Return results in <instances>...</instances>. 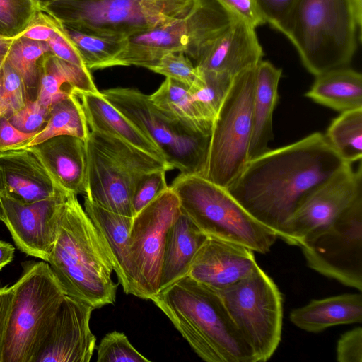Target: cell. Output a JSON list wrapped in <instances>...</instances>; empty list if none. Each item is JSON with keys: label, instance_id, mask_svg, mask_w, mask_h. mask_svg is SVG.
Wrapping results in <instances>:
<instances>
[{"label": "cell", "instance_id": "cell-6", "mask_svg": "<svg viewBox=\"0 0 362 362\" xmlns=\"http://www.w3.org/2000/svg\"><path fill=\"white\" fill-rule=\"evenodd\" d=\"M170 187L180 211L206 236L268 252L277 235L249 214L228 192L199 175L180 173Z\"/></svg>", "mask_w": 362, "mask_h": 362}, {"label": "cell", "instance_id": "cell-49", "mask_svg": "<svg viewBox=\"0 0 362 362\" xmlns=\"http://www.w3.org/2000/svg\"><path fill=\"white\" fill-rule=\"evenodd\" d=\"M14 252L15 248L11 244L0 240V270L12 262Z\"/></svg>", "mask_w": 362, "mask_h": 362}, {"label": "cell", "instance_id": "cell-32", "mask_svg": "<svg viewBox=\"0 0 362 362\" xmlns=\"http://www.w3.org/2000/svg\"><path fill=\"white\" fill-rule=\"evenodd\" d=\"M60 23L89 71L113 66L115 59L126 46L127 37L100 35Z\"/></svg>", "mask_w": 362, "mask_h": 362}, {"label": "cell", "instance_id": "cell-42", "mask_svg": "<svg viewBox=\"0 0 362 362\" xmlns=\"http://www.w3.org/2000/svg\"><path fill=\"white\" fill-rule=\"evenodd\" d=\"M264 18L274 29L281 32L298 0H254Z\"/></svg>", "mask_w": 362, "mask_h": 362}, {"label": "cell", "instance_id": "cell-43", "mask_svg": "<svg viewBox=\"0 0 362 362\" xmlns=\"http://www.w3.org/2000/svg\"><path fill=\"white\" fill-rule=\"evenodd\" d=\"M339 362H362V327H357L341 335L336 347Z\"/></svg>", "mask_w": 362, "mask_h": 362}, {"label": "cell", "instance_id": "cell-11", "mask_svg": "<svg viewBox=\"0 0 362 362\" xmlns=\"http://www.w3.org/2000/svg\"><path fill=\"white\" fill-rule=\"evenodd\" d=\"M217 292L256 362L269 360L279 346L283 325L282 296L273 279L259 266L250 276Z\"/></svg>", "mask_w": 362, "mask_h": 362}, {"label": "cell", "instance_id": "cell-26", "mask_svg": "<svg viewBox=\"0 0 362 362\" xmlns=\"http://www.w3.org/2000/svg\"><path fill=\"white\" fill-rule=\"evenodd\" d=\"M74 91L98 93L90 71L66 62L52 53L42 61L37 99L46 107Z\"/></svg>", "mask_w": 362, "mask_h": 362}, {"label": "cell", "instance_id": "cell-46", "mask_svg": "<svg viewBox=\"0 0 362 362\" xmlns=\"http://www.w3.org/2000/svg\"><path fill=\"white\" fill-rule=\"evenodd\" d=\"M59 21L39 10L27 28L20 35L36 41L47 42L55 33Z\"/></svg>", "mask_w": 362, "mask_h": 362}, {"label": "cell", "instance_id": "cell-18", "mask_svg": "<svg viewBox=\"0 0 362 362\" xmlns=\"http://www.w3.org/2000/svg\"><path fill=\"white\" fill-rule=\"evenodd\" d=\"M37 156L28 147L0 151V194L22 203L65 196Z\"/></svg>", "mask_w": 362, "mask_h": 362}, {"label": "cell", "instance_id": "cell-13", "mask_svg": "<svg viewBox=\"0 0 362 362\" xmlns=\"http://www.w3.org/2000/svg\"><path fill=\"white\" fill-rule=\"evenodd\" d=\"M299 247L310 269L361 292L362 196Z\"/></svg>", "mask_w": 362, "mask_h": 362}, {"label": "cell", "instance_id": "cell-17", "mask_svg": "<svg viewBox=\"0 0 362 362\" xmlns=\"http://www.w3.org/2000/svg\"><path fill=\"white\" fill-rule=\"evenodd\" d=\"M259 267L250 248L208 237L195 254L187 276L221 291L252 274Z\"/></svg>", "mask_w": 362, "mask_h": 362}, {"label": "cell", "instance_id": "cell-41", "mask_svg": "<svg viewBox=\"0 0 362 362\" xmlns=\"http://www.w3.org/2000/svg\"><path fill=\"white\" fill-rule=\"evenodd\" d=\"M49 108L46 107L36 98L28 100L19 110L6 115L11 124L24 133H37L45 125Z\"/></svg>", "mask_w": 362, "mask_h": 362}, {"label": "cell", "instance_id": "cell-23", "mask_svg": "<svg viewBox=\"0 0 362 362\" xmlns=\"http://www.w3.org/2000/svg\"><path fill=\"white\" fill-rule=\"evenodd\" d=\"M84 210L103 240L113 271L124 292L132 295L129 240L133 217L108 211L86 197Z\"/></svg>", "mask_w": 362, "mask_h": 362}, {"label": "cell", "instance_id": "cell-27", "mask_svg": "<svg viewBox=\"0 0 362 362\" xmlns=\"http://www.w3.org/2000/svg\"><path fill=\"white\" fill-rule=\"evenodd\" d=\"M207 236L182 212L168 230L160 290L187 275L192 261Z\"/></svg>", "mask_w": 362, "mask_h": 362}, {"label": "cell", "instance_id": "cell-53", "mask_svg": "<svg viewBox=\"0 0 362 362\" xmlns=\"http://www.w3.org/2000/svg\"><path fill=\"white\" fill-rule=\"evenodd\" d=\"M7 113V109L0 103V117Z\"/></svg>", "mask_w": 362, "mask_h": 362}, {"label": "cell", "instance_id": "cell-35", "mask_svg": "<svg viewBox=\"0 0 362 362\" xmlns=\"http://www.w3.org/2000/svg\"><path fill=\"white\" fill-rule=\"evenodd\" d=\"M200 71L199 81L189 91L203 115L214 122L234 77L224 73Z\"/></svg>", "mask_w": 362, "mask_h": 362}, {"label": "cell", "instance_id": "cell-47", "mask_svg": "<svg viewBox=\"0 0 362 362\" xmlns=\"http://www.w3.org/2000/svg\"><path fill=\"white\" fill-rule=\"evenodd\" d=\"M37 133H24L9 122L6 114L0 117V151L23 146Z\"/></svg>", "mask_w": 362, "mask_h": 362}, {"label": "cell", "instance_id": "cell-40", "mask_svg": "<svg viewBox=\"0 0 362 362\" xmlns=\"http://www.w3.org/2000/svg\"><path fill=\"white\" fill-rule=\"evenodd\" d=\"M165 170L144 175L134 187L132 205L134 216L168 188Z\"/></svg>", "mask_w": 362, "mask_h": 362}, {"label": "cell", "instance_id": "cell-2", "mask_svg": "<svg viewBox=\"0 0 362 362\" xmlns=\"http://www.w3.org/2000/svg\"><path fill=\"white\" fill-rule=\"evenodd\" d=\"M150 300L206 362H256L254 352L229 315L219 293L183 276Z\"/></svg>", "mask_w": 362, "mask_h": 362}, {"label": "cell", "instance_id": "cell-3", "mask_svg": "<svg viewBox=\"0 0 362 362\" xmlns=\"http://www.w3.org/2000/svg\"><path fill=\"white\" fill-rule=\"evenodd\" d=\"M66 295L93 309L114 304L118 284L97 228L69 192L62 206L57 238L47 262Z\"/></svg>", "mask_w": 362, "mask_h": 362}, {"label": "cell", "instance_id": "cell-24", "mask_svg": "<svg viewBox=\"0 0 362 362\" xmlns=\"http://www.w3.org/2000/svg\"><path fill=\"white\" fill-rule=\"evenodd\" d=\"M255 73L248 161L267 151L273 139V113L279 100L278 86L282 70L262 60L256 66Z\"/></svg>", "mask_w": 362, "mask_h": 362}, {"label": "cell", "instance_id": "cell-1", "mask_svg": "<svg viewBox=\"0 0 362 362\" xmlns=\"http://www.w3.org/2000/svg\"><path fill=\"white\" fill-rule=\"evenodd\" d=\"M348 163L315 132L250 160L226 188L256 220L281 239L307 197Z\"/></svg>", "mask_w": 362, "mask_h": 362}, {"label": "cell", "instance_id": "cell-4", "mask_svg": "<svg viewBox=\"0 0 362 362\" xmlns=\"http://www.w3.org/2000/svg\"><path fill=\"white\" fill-rule=\"evenodd\" d=\"M281 33L315 76L346 67L358 35L350 0H298Z\"/></svg>", "mask_w": 362, "mask_h": 362}, {"label": "cell", "instance_id": "cell-5", "mask_svg": "<svg viewBox=\"0 0 362 362\" xmlns=\"http://www.w3.org/2000/svg\"><path fill=\"white\" fill-rule=\"evenodd\" d=\"M84 196L101 207L134 217L132 199L146 174L172 170L165 161L115 136L89 131Z\"/></svg>", "mask_w": 362, "mask_h": 362}, {"label": "cell", "instance_id": "cell-44", "mask_svg": "<svg viewBox=\"0 0 362 362\" xmlns=\"http://www.w3.org/2000/svg\"><path fill=\"white\" fill-rule=\"evenodd\" d=\"M236 18L255 28L265 23L254 0H216Z\"/></svg>", "mask_w": 362, "mask_h": 362}, {"label": "cell", "instance_id": "cell-29", "mask_svg": "<svg viewBox=\"0 0 362 362\" xmlns=\"http://www.w3.org/2000/svg\"><path fill=\"white\" fill-rule=\"evenodd\" d=\"M185 18L189 45L185 54L194 62L214 40L238 19L216 0H192Z\"/></svg>", "mask_w": 362, "mask_h": 362}, {"label": "cell", "instance_id": "cell-30", "mask_svg": "<svg viewBox=\"0 0 362 362\" xmlns=\"http://www.w3.org/2000/svg\"><path fill=\"white\" fill-rule=\"evenodd\" d=\"M149 98L157 107L189 128L211 134L214 122L203 115L185 84L166 78Z\"/></svg>", "mask_w": 362, "mask_h": 362}, {"label": "cell", "instance_id": "cell-12", "mask_svg": "<svg viewBox=\"0 0 362 362\" xmlns=\"http://www.w3.org/2000/svg\"><path fill=\"white\" fill-rule=\"evenodd\" d=\"M180 213L179 199L168 187L133 217L129 240L133 296L150 300L160 291L166 236Z\"/></svg>", "mask_w": 362, "mask_h": 362}, {"label": "cell", "instance_id": "cell-15", "mask_svg": "<svg viewBox=\"0 0 362 362\" xmlns=\"http://www.w3.org/2000/svg\"><path fill=\"white\" fill-rule=\"evenodd\" d=\"M67 194L32 203H22L0 194V221L8 229L18 250L48 261Z\"/></svg>", "mask_w": 362, "mask_h": 362}, {"label": "cell", "instance_id": "cell-52", "mask_svg": "<svg viewBox=\"0 0 362 362\" xmlns=\"http://www.w3.org/2000/svg\"><path fill=\"white\" fill-rule=\"evenodd\" d=\"M33 2L35 4V6L40 9L41 10V8L43 5H45V4L51 1H53V0H32Z\"/></svg>", "mask_w": 362, "mask_h": 362}, {"label": "cell", "instance_id": "cell-20", "mask_svg": "<svg viewBox=\"0 0 362 362\" xmlns=\"http://www.w3.org/2000/svg\"><path fill=\"white\" fill-rule=\"evenodd\" d=\"M185 16L127 37L126 46L113 66L134 65L149 69L167 54L185 53L189 45Z\"/></svg>", "mask_w": 362, "mask_h": 362}, {"label": "cell", "instance_id": "cell-19", "mask_svg": "<svg viewBox=\"0 0 362 362\" xmlns=\"http://www.w3.org/2000/svg\"><path fill=\"white\" fill-rule=\"evenodd\" d=\"M264 56L255 28L237 19L200 54L195 66L201 71L236 75L255 67Z\"/></svg>", "mask_w": 362, "mask_h": 362}, {"label": "cell", "instance_id": "cell-28", "mask_svg": "<svg viewBox=\"0 0 362 362\" xmlns=\"http://www.w3.org/2000/svg\"><path fill=\"white\" fill-rule=\"evenodd\" d=\"M315 77L307 98L340 112L362 108L361 73L346 66Z\"/></svg>", "mask_w": 362, "mask_h": 362}, {"label": "cell", "instance_id": "cell-37", "mask_svg": "<svg viewBox=\"0 0 362 362\" xmlns=\"http://www.w3.org/2000/svg\"><path fill=\"white\" fill-rule=\"evenodd\" d=\"M98 362H149L130 343L127 336L117 331L107 334L96 348Z\"/></svg>", "mask_w": 362, "mask_h": 362}, {"label": "cell", "instance_id": "cell-7", "mask_svg": "<svg viewBox=\"0 0 362 362\" xmlns=\"http://www.w3.org/2000/svg\"><path fill=\"white\" fill-rule=\"evenodd\" d=\"M13 286L1 362H35L66 293L49 264L43 260L24 262L22 274Z\"/></svg>", "mask_w": 362, "mask_h": 362}, {"label": "cell", "instance_id": "cell-36", "mask_svg": "<svg viewBox=\"0 0 362 362\" xmlns=\"http://www.w3.org/2000/svg\"><path fill=\"white\" fill-rule=\"evenodd\" d=\"M39 10L32 0H0V36H20Z\"/></svg>", "mask_w": 362, "mask_h": 362}, {"label": "cell", "instance_id": "cell-34", "mask_svg": "<svg viewBox=\"0 0 362 362\" xmlns=\"http://www.w3.org/2000/svg\"><path fill=\"white\" fill-rule=\"evenodd\" d=\"M52 53L47 42L18 36L13 39L6 60L21 76L28 100L37 98L45 56Z\"/></svg>", "mask_w": 362, "mask_h": 362}, {"label": "cell", "instance_id": "cell-39", "mask_svg": "<svg viewBox=\"0 0 362 362\" xmlns=\"http://www.w3.org/2000/svg\"><path fill=\"white\" fill-rule=\"evenodd\" d=\"M28 100L21 76L6 59L0 69V103L7 109L6 115L21 109Z\"/></svg>", "mask_w": 362, "mask_h": 362}, {"label": "cell", "instance_id": "cell-9", "mask_svg": "<svg viewBox=\"0 0 362 362\" xmlns=\"http://www.w3.org/2000/svg\"><path fill=\"white\" fill-rule=\"evenodd\" d=\"M103 96L160 149L173 169L203 175L211 134L196 132L157 107L149 95L134 88L103 90Z\"/></svg>", "mask_w": 362, "mask_h": 362}, {"label": "cell", "instance_id": "cell-22", "mask_svg": "<svg viewBox=\"0 0 362 362\" xmlns=\"http://www.w3.org/2000/svg\"><path fill=\"white\" fill-rule=\"evenodd\" d=\"M73 93L81 102L90 130L118 137L166 163L156 144L107 100L100 91H74Z\"/></svg>", "mask_w": 362, "mask_h": 362}, {"label": "cell", "instance_id": "cell-51", "mask_svg": "<svg viewBox=\"0 0 362 362\" xmlns=\"http://www.w3.org/2000/svg\"><path fill=\"white\" fill-rule=\"evenodd\" d=\"M13 39L0 36V69L7 58Z\"/></svg>", "mask_w": 362, "mask_h": 362}, {"label": "cell", "instance_id": "cell-33", "mask_svg": "<svg viewBox=\"0 0 362 362\" xmlns=\"http://www.w3.org/2000/svg\"><path fill=\"white\" fill-rule=\"evenodd\" d=\"M324 136L344 163L361 160L362 108L341 112L332 121Z\"/></svg>", "mask_w": 362, "mask_h": 362}, {"label": "cell", "instance_id": "cell-14", "mask_svg": "<svg viewBox=\"0 0 362 362\" xmlns=\"http://www.w3.org/2000/svg\"><path fill=\"white\" fill-rule=\"evenodd\" d=\"M362 196V167L345 165L317 187L303 202L287 222L281 240L300 246L308 237L337 218Z\"/></svg>", "mask_w": 362, "mask_h": 362}, {"label": "cell", "instance_id": "cell-31", "mask_svg": "<svg viewBox=\"0 0 362 362\" xmlns=\"http://www.w3.org/2000/svg\"><path fill=\"white\" fill-rule=\"evenodd\" d=\"M89 131L81 102L75 94L71 93L49 107L44 127L20 148L32 146L59 135L74 136L86 141Z\"/></svg>", "mask_w": 362, "mask_h": 362}, {"label": "cell", "instance_id": "cell-38", "mask_svg": "<svg viewBox=\"0 0 362 362\" xmlns=\"http://www.w3.org/2000/svg\"><path fill=\"white\" fill-rule=\"evenodd\" d=\"M148 69L181 82L189 88L196 86L201 76L200 70L184 52L167 54Z\"/></svg>", "mask_w": 362, "mask_h": 362}, {"label": "cell", "instance_id": "cell-25", "mask_svg": "<svg viewBox=\"0 0 362 362\" xmlns=\"http://www.w3.org/2000/svg\"><path fill=\"white\" fill-rule=\"evenodd\" d=\"M291 322L308 332L317 333L339 325L362 322V296L344 293L322 299L292 310Z\"/></svg>", "mask_w": 362, "mask_h": 362}, {"label": "cell", "instance_id": "cell-50", "mask_svg": "<svg viewBox=\"0 0 362 362\" xmlns=\"http://www.w3.org/2000/svg\"><path fill=\"white\" fill-rule=\"evenodd\" d=\"M350 1L353 9L359 40L361 41L362 24V0H350Z\"/></svg>", "mask_w": 362, "mask_h": 362}, {"label": "cell", "instance_id": "cell-21", "mask_svg": "<svg viewBox=\"0 0 362 362\" xmlns=\"http://www.w3.org/2000/svg\"><path fill=\"white\" fill-rule=\"evenodd\" d=\"M28 148L60 187L76 195L85 194L87 160L84 141L74 136L59 135Z\"/></svg>", "mask_w": 362, "mask_h": 362}, {"label": "cell", "instance_id": "cell-10", "mask_svg": "<svg viewBox=\"0 0 362 362\" xmlns=\"http://www.w3.org/2000/svg\"><path fill=\"white\" fill-rule=\"evenodd\" d=\"M255 67L233 78L213 122L202 177L223 188L234 181L248 162Z\"/></svg>", "mask_w": 362, "mask_h": 362}, {"label": "cell", "instance_id": "cell-8", "mask_svg": "<svg viewBox=\"0 0 362 362\" xmlns=\"http://www.w3.org/2000/svg\"><path fill=\"white\" fill-rule=\"evenodd\" d=\"M192 4V0H53L41 10L83 31L127 37L184 17Z\"/></svg>", "mask_w": 362, "mask_h": 362}, {"label": "cell", "instance_id": "cell-45", "mask_svg": "<svg viewBox=\"0 0 362 362\" xmlns=\"http://www.w3.org/2000/svg\"><path fill=\"white\" fill-rule=\"evenodd\" d=\"M47 42L52 53L56 57L79 66L86 67L77 49L64 33L60 22L55 33Z\"/></svg>", "mask_w": 362, "mask_h": 362}, {"label": "cell", "instance_id": "cell-16", "mask_svg": "<svg viewBox=\"0 0 362 362\" xmlns=\"http://www.w3.org/2000/svg\"><path fill=\"white\" fill-rule=\"evenodd\" d=\"M91 306L65 295L37 351L35 362H89L96 349L90 329Z\"/></svg>", "mask_w": 362, "mask_h": 362}, {"label": "cell", "instance_id": "cell-48", "mask_svg": "<svg viewBox=\"0 0 362 362\" xmlns=\"http://www.w3.org/2000/svg\"><path fill=\"white\" fill-rule=\"evenodd\" d=\"M13 298V286L0 285V362Z\"/></svg>", "mask_w": 362, "mask_h": 362}]
</instances>
